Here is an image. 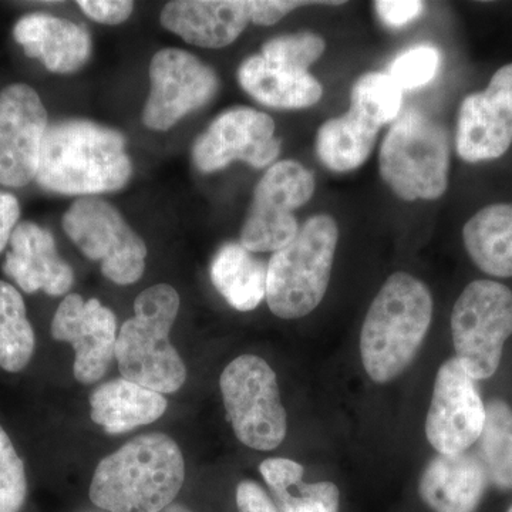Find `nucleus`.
Returning <instances> with one entry per match:
<instances>
[{"label": "nucleus", "mask_w": 512, "mask_h": 512, "mask_svg": "<svg viewBox=\"0 0 512 512\" xmlns=\"http://www.w3.org/2000/svg\"><path fill=\"white\" fill-rule=\"evenodd\" d=\"M485 423V404L477 380L453 357L441 365L434 382L426 420V436L439 454L464 453L473 446Z\"/></svg>", "instance_id": "13"}, {"label": "nucleus", "mask_w": 512, "mask_h": 512, "mask_svg": "<svg viewBox=\"0 0 512 512\" xmlns=\"http://www.w3.org/2000/svg\"><path fill=\"white\" fill-rule=\"evenodd\" d=\"M35 346V332L22 295L15 286L0 281V367L6 372H20L29 365Z\"/></svg>", "instance_id": "27"}, {"label": "nucleus", "mask_w": 512, "mask_h": 512, "mask_svg": "<svg viewBox=\"0 0 512 512\" xmlns=\"http://www.w3.org/2000/svg\"><path fill=\"white\" fill-rule=\"evenodd\" d=\"M325 49L323 37L301 32L269 40L262 46L261 56L279 66L308 72L309 67L325 53Z\"/></svg>", "instance_id": "30"}, {"label": "nucleus", "mask_w": 512, "mask_h": 512, "mask_svg": "<svg viewBox=\"0 0 512 512\" xmlns=\"http://www.w3.org/2000/svg\"><path fill=\"white\" fill-rule=\"evenodd\" d=\"M403 90L387 73H367L352 87L350 106L362 110L380 127L396 120L402 109Z\"/></svg>", "instance_id": "29"}, {"label": "nucleus", "mask_w": 512, "mask_h": 512, "mask_svg": "<svg viewBox=\"0 0 512 512\" xmlns=\"http://www.w3.org/2000/svg\"><path fill=\"white\" fill-rule=\"evenodd\" d=\"M28 495L25 464L0 426V512H19Z\"/></svg>", "instance_id": "31"}, {"label": "nucleus", "mask_w": 512, "mask_h": 512, "mask_svg": "<svg viewBox=\"0 0 512 512\" xmlns=\"http://www.w3.org/2000/svg\"><path fill=\"white\" fill-rule=\"evenodd\" d=\"M133 174L126 138L86 120L47 127L36 181L47 191L92 197L120 190Z\"/></svg>", "instance_id": "1"}, {"label": "nucleus", "mask_w": 512, "mask_h": 512, "mask_svg": "<svg viewBox=\"0 0 512 512\" xmlns=\"http://www.w3.org/2000/svg\"><path fill=\"white\" fill-rule=\"evenodd\" d=\"M77 5L94 22L110 26L126 22L134 10L130 0H80Z\"/></svg>", "instance_id": "33"}, {"label": "nucleus", "mask_w": 512, "mask_h": 512, "mask_svg": "<svg viewBox=\"0 0 512 512\" xmlns=\"http://www.w3.org/2000/svg\"><path fill=\"white\" fill-rule=\"evenodd\" d=\"M3 272L28 293L60 296L69 292L74 282L73 269L57 254L53 235L30 221L20 222L13 231Z\"/></svg>", "instance_id": "17"}, {"label": "nucleus", "mask_w": 512, "mask_h": 512, "mask_svg": "<svg viewBox=\"0 0 512 512\" xmlns=\"http://www.w3.org/2000/svg\"><path fill=\"white\" fill-rule=\"evenodd\" d=\"M488 484L487 470L476 454H439L424 468L419 493L433 512H477Z\"/></svg>", "instance_id": "19"}, {"label": "nucleus", "mask_w": 512, "mask_h": 512, "mask_svg": "<svg viewBox=\"0 0 512 512\" xmlns=\"http://www.w3.org/2000/svg\"><path fill=\"white\" fill-rule=\"evenodd\" d=\"M52 336L74 349V377L92 384L106 375L116 357L117 319L113 311L97 299L84 301L79 293H69L53 316Z\"/></svg>", "instance_id": "16"}, {"label": "nucleus", "mask_w": 512, "mask_h": 512, "mask_svg": "<svg viewBox=\"0 0 512 512\" xmlns=\"http://www.w3.org/2000/svg\"><path fill=\"white\" fill-rule=\"evenodd\" d=\"M63 229L101 272L117 285L136 284L146 269L147 247L117 208L96 197L74 201L63 215Z\"/></svg>", "instance_id": "9"}, {"label": "nucleus", "mask_w": 512, "mask_h": 512, "mask_svg": "<svg viewBox=\"0 0 512 512\" xmlns=\"http://www.w3.org/2000/svg\"><path fill=\"white\" fill-rule=\"evenodd\" d=\"M239 512H279L264 488L252 480H244L237 487Z\"/></svg>", "instance_id": "36"}, {"label": "nucleus", "mask_w": 512, "mask_h": 512, "mask_svg": "<svg viewBox=\"0 0 512 512\" xmlns=\"http://www.w3.org/2000/svg\"><path fill=\"white\" fill-rule=\"evenodd\" d=\"M339 228L330 215L309 218L268 264L266 302L275 316L299 319L318 308L328 291Z\"/></svg>", "instance_id": "5"}, {"label": "nucleus", "mask_w": 512, "mask_h": 512, "mask_svg": "<svg viewBox=\"0 0 512 512\" xmlns=\"http://www.w3.org/2000/svg\"><path fill=\"white\" fill-rule=\"evenodd\" d=\"M312 5V2H296V0H249L251 22L255 25L272 26L288 15L292 10L302 6Z\"/></svg>", "instance_id": "35"}, {"label": "nucleus", "mask_w": 512, "mask_h": 512, "mask_svg": "<svg viewBox=\"0 0 512 512\" xmlns=\"http://www.w3.org/2000/svg\"><path fill=\"white\" fill-rule=\"evenodd\" d=\"M431 319L433 298L424 282L406 272L387 278L360 333V357L373 382H392L412 365Z\"/></svg>", "instance_id": "3"}, {"label": "nucleus", "mask_w": 512, "mask_h": 512, "mask_svg": "<svg viewBox=\"0 0 512 512\" xmlns=\"http://www.w3.org/2000/svg\"><path fill=\"white\" fill-rule=\"evenodd\" d=\"M380 174L397 197L437 200L447 190L450 143L446 128L417 110L394 121L379 156Z\"/></svg>", "instance_id": "6"}, {"label": "nucleus", "mask_w": 512, "mask_h": 512, "mask_svg": "<svg viewBox=\"0 0 512 512\" xmlns=\"http://www.w3.org/2000/svg\"><path fill=\"white\" fill-rule=\"evenodd\" d=\"M507 512H512V505L510 508H508V511Z\"/></svg>", "instance_id": "39"}, {"label": "nucleus", "mask_w": 512, "mask_h": 512, "mask_svg": "<svg viewBox=\"0 0 512 512\" xmlns=\"http://www.w3.org/2000/svg\"><path fill=\"white\" fill-rule=\"evenodd\" d=\"M512 144V63L498 69L484 92L468 94L458 111L456 147L467 163L503 157Z\"/></svg>", "instance_id": "15"}, {"label": "nucleus", "mask_w": 512, "mask_h": 512, "mask_svg": "<svg viewBox=\"0 0 512 512\" xmlns=\"http://www.w3.org/2000/svg\"><path fill=\"white\" fill-rule=\"evenodd\" d=\"M26 56L39 60L49 72H77L92 55V37L72 20L47 13L23 16L13 28Z\"/></svg>", "instance_id": "20"}, {"label": "nucleus", "mask_w": 512, "mask_h": 512, "mask_svg": "<svg viewBox=\"0 0 512 512\" xmlns=\"http://www.w3.org/2000/svg\"><path fill=\"white\" fill-rule=\"evenodd\" d=\"M379 130L376 121L350 106L348 113L320 126L316 134V154L336 173L356 170L372 154Z\"/></svg>", "instance_id": "23"}, {"label": "nucleus", "mask_w": 512, "mask_h": 512, "mask_svg": "<svg viewBox=\"0 0 512 512\" xmlns=\"http://www.w3.org/2000/svg\"><path fill=\"white\" fill-rule=\"evenodd\" d=\"M480 458L488 480L501 491H512V409L504 400L485 406V423L480 439Z\"/></svg>", "instance_id": "28"}, {"label": "nucleus", "mask_w": 512, "mask_h": 512, "mask_svg": "<svg viewBox=\"0 0 512 512\" xmlns=\"http://www.w3.org/2000/svg\"><path fill=\"white\" fill-rule=\"evenodd\" d=\"M47 127L35 89L15 83L0 92V184L20 188L36 180Z\"/></svg>", "instance_id": "14"}, {"label": "nucleus", "mask_w": 512, "mask_h": 512, "mask_svg": "<svg viewBox=\"0 0 512 512\" xmlns=\"http://www.w3.org/2000/svg\"><path fill=\"white\" fill-rule=\"evenodd\" d=\"M468 255L484 274L512 278V204H491L463 228Z\"/></svg>", "instance_id": "24"}, {"label": "nucleus", "mask_w": 512, "mask_h": 512, "mask_svg": "<svg viewBox=\"0 0 512 512\" xmlns=\"http://www.w3.org/2000/svg\"><path fill=\"white\" fill-rule=\"evenodd\" d=\"M20 205L15 195L0 191V252L6 248L18 227Z\"/></svg>", "instance_id": "37"}, {"label": "nucleus", "mask_w": 512, "mask_h": 512, "mask_svg": "<svg viewBox=\"0 0 512 512\" xmlns=\"http://www.w3.org/2000/svg\"><path fill=\"white\" fill-rule=\"evenodd\" d=\"M439 66V50L433 46L421 45L397 56L387 74L404 92L426 86L436 76Z\"/></svg>", "instance_id": "32"}, {"label": "nucleus", "mask_w": 512, "mask_h": 512, "mask_svg": "<svg viewBox=\"0 0 512 512\" xmlns=\"http://www.w3.org/2000/svg\"><path fill=\"white\" fill-rule=\"evenodd\" d=\"M184 480L178 444L167 434H143L100 461L89 495L104 511L158 512L174 503Z\"/></svg>", "instance_id": "2"}, {"label": "nucleus", "mask_w": 512, "mask_h": 512, "mask_svg": "<svg viewBox=\"0 0 512 512\" xmlns=\"http://www.w3.org/2000/svg\"><path fill=\"white\" fill-rule=\"evenodd\" d=\"M379 18L390 28H402L419 18L424 3L419 0H379L375 3Z\"/></svg>", "instance_id": "34"}, {"label": "nucleus", "mask_w": 512, "mask_h": 512, "mask_svg": "<svg viewBox=\"0 0 512 512\" xmlns=\"http://www.w3.org/2000/svg\"><path fill=\"white\" fill-rule=\"evenodd\" d=\"M281 153L275 121L262 111L235 107L212 121L192 147V161L202 173H215L234 161L264 168Z\"/></svg>", "instance_id": "12"}, {"label": "nucleus", "mask_w": 512, "mask_h": 512, "mask_svg": "<svg viewBox=\"0 0 512 512\" xmlns=\"http://www.w3.org/2000/svg\"><path fill=\"white\" fill-rule=\"evenodd\" d=\"M158 512H192L190 508L185 507L183 504L173 503L165 507L164 510Z\"/></svg>", "instance_id": "38"}, {"label": "nucleus", "mask_w": 512, "mask_h": 512, "mask_svg": "<svg viewBox=\"0 0 512 512\" xmlns=\"http://www.w3.org/2000/svg\"><path fill=\"white\" fill-rule=\"evenodd\" d=\"M167 406L163 394L121 377L94 390L90 417L106 433L121 434L161 419Z\"/></svg>", "instance_id": "22"}, {"label": "nucleus", "mask_w": 512, "mask_h": 512, "mask_svg": "<svg viewBox=\"0 0 512 512\" xmlns=\"http://www.w3.org/2000/svg\"><path fill=\"white\" fill-rule=\"evenodd\" d=\"M456 359L476 380L490 379L500 367L512 335V291L501 282L478 279L458 296L451 313Z\"/></svg>", "instance_id": "7"}, {"label": "nucleus", "mask_w": 512, "mask_h": 512, "mask_svg": "<svg viewBox=\"0 0 512 512\" xmlns=\"http://www.w3.org/2000/svg\"><path fill=\"white\" fill-rule=\"evenodd\" d=\"M161 25L205 49L234 43L251 22L249 0H177L165 5Z\"/></svg>", "instance_id": "18"}, {"label": "nucleus", "mask_w": 512, "mask_h": 512, "mask_svg": "<svg viewBox=\"0 0 512 512\" xmlns=\"http://www.w3.org/2000/svg\"><path fill=\"white\" fill-rule=\"evenodd\" d=\"M211 279L232 308L239 312L254 311L266 298L268 265L241 244L229 242L212 259Z\"/></svg>", "instance_id": "25"}, {"label": "nucleus", "mask_w": 512, "mask_h": 512, "mask_svg": "<svg viewBox=\"0 0 512 512\" xmlns=\"http://www.w3.org/2000/svg\"><path fill=\"white\" fill-rule=\"evenodd\" d=\"M150 83L143 121L157 131L170 130L187 114L205 106L218 90L214 70L181 49H163L154 55Z\"/></svg>", "instance_id": "11"}, {"label": "nucleus", "mask_w": 512, "mask_h": 512, "mask_svg": "<svg viewBox=\"0 0 512 512\" xmlns=\"http://www.w3.org/2000/svg\"><path fill=\"white\" fill-rule=\"evenodd\" d=\"M238 80L249 96L274 109H306L315 106L323 94L311 73L279 66L261 55L251 56L241 64Z\"/></svg>", "instance_id": "21"}, {"label": "nucleus", "mask_w": 512, "mask_h": 512, "mask_svg": "<svg viewBox=\"0 0 512 512\" xmlns=\"http://www.w3.org/2000/svg\"><path fill=\"white\" fill-rule=\"evenodd\" d=\"M180 305V295L167 284L151 286L137 296L133 318L117 335L116 360L123 379L161 394L184 386L187 369L170 342Z\"/></svg>", "instance_id": "4"}, {"label": "nucleus", "mask_w": 512, "mask_h": 512, "mask_svg": "<svg viewBox=\"0 0 512 512\" xmlns=\"http://www.w3.org/2000/svg\"><path fill=\"white\" fill-rule=\"evenodd\" d=\"M222 400L235 436L244 446L275 450L285 440L288 423L274 369L262 357L239 356L220 379Z\"/></svg>", "instance_id": "8"}, {"label": "nucleus", "mask_w": 512, "mask_h": 512, "mask_svg": "<svg viewBox=\"0 0 512 512\" xmlns=\"http://www.w3.org/2000/svg\"><path fill=\"white\" fill-rule=\"evenodd\" d=\"M315 177L296 161L271 165L256 185L254 200L241 229V245L249 252H276L299 231L295 210L311 200Z\"/></svg>", "instance_id": "10"}, {"label": "nucleus", "mask_w": 512, "mask_h": 512, "mask_svg": "<svg viewBox=\"0 0 512 512\" xmlns=\"http://www.w3.org/2000/svg\"><path fill=\"white\" fill-rule=\"evenodd\" d=\"M279 512H339L340 491L330 481L303 483V467L289 458H268L259 466Z\"/></svg>", "instance_id": "26"}]
</instances>
